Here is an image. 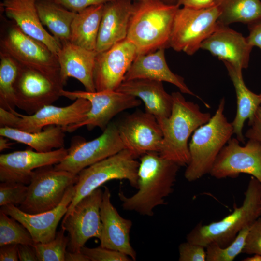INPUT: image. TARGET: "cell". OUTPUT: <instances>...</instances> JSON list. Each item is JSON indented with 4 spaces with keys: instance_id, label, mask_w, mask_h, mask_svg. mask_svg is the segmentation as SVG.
<instances>
[{
    "instance_id": "27",
    "label": "cell",
    "mask_w": 261,
    "mask_h": 261,
    "mask_svg": "<svg viewBox=\"0 0 261 261\" xmlns=\"http://www.w3.org/2000/svg\"><path fill=\"white\" fill-rule=\"evenodd\" d=\"M228 74L233 83L237 98V112L232 121L233 133L237 139L245 143L243 128L247 119L250 121L253 118L257 109L261 105V100L259 95L250 91L246 86L242 72H238L230 63L223 61Z\"/></svg>"
},
{
    "instance_id": "23",
    "label": "cell",
    "mask_w": 261,
    "mask_h": 261,
    "mask_svg": "<svg viewBox=\"0 0 261 261\" xmlns=\"http://www.w3.org/2000/svg\"><path fill=\"white\" fill-rule=\"evenodd\" d=\"M37 0H4L2 12L27 35L42 42L58 55L61 45L42 24L36 8Z\"/></svg>"
},
{
    "instance_id": "48",
    "label": "cell",
    "mask_w": 261,
    "mask_h": 261,
    "mask_svg": "<svg viewBox=\"0 0 261 261\" xmlns=\"http://www.w3.org/2000/svg\"><path fill=\"white\" fill-rule=\"evenodd\" d=\"M242 261H261V256L259 254H253L251 257H246Z\"/></svg>"
},
{
    "instance_id": "42",
    "label": "cell",
    "mask_w": 261,
    "mask_h": 261,
    "mask_svg": "<svg viewBox=\"0 0 261 261\" xmlns=\"http://www.w3.org/2000/svg\"><path fill=\"white\" fill-rule=\"evenodd\" d=\"M247 25L249 33L246 37L247 41L253 47L257 46L261 51V17Z\"/></svg>"
},
{
    "instance_id": "41",
    "label": "cell",
    "mask_w": 261,
    "mask_h": 261,
    "mask_svg": "<svg viewBox=\"0 0 261 261\" xmlns=\"http://www.w3.org/2000/svg\"><path fill=\"white\" fill-rule=\"evenodd\" d=\"M250 128L246 130L245 136L261 144V106L257 109L253 118L248 121Z\"/></svg>"
},
{
    "instance_id": "9",
    "label": "cell",
    "mask_w": 261,
    "mask_h": 261,
    "mask_svg": "<svg viewBox=\"0 0 261 261\" xmlns=\"http://www.w3.org/2000/svg\"><path fill=\"white\" fill-rule=\"evenodd\" d=\"M77 180L78 174L57 170L53 165L37 168L28 186L27 197L19 208L31 214L52 210L60 203L68 188Z\"/></svg>"
},
{
    "instance_id": "26",
    "label": "cell",
    "mask_w": 261,
    "mask_h": 261,
    "mask_svg": "<svg viewBox=\"0 0 261 261\" xmlns=\"http://www.w3.org/2000/svg\"><path fill=\"white\" fill-rule=\"evenodd\" d=\"M116 90L142 101L145 112L154 116L157 120L171 115L173 98L164 89L162 82L145 79L123 81Z\"/></svg>"
},
{
    "instance_id": "11",
    "label": "cell",
    "mask_w": 261,
    "mask_h": 261,
    "mask_svg": "<svg viewBox=\"0 0 261 261\" xmlns=\"http://www.w3.org/2000/svg\"><path fill=\"white\" fill-rule=\"evenodd\" d=\"M125 149L117 124L110 122L102 133L90 141L80 136L73 138L65 158L54 168L78 174L81 170Z\"/></svg>"
},
{
    "instance_id": "29",
    "label": "cell",
    "mask_w": 261,
    "mask_h": 261,
    "mask_svg": "<svg viewBox=\"0 0 261 261\" xmlns=\"http://www.w3.org/2000/svg\"><path fill=\"white\" fill-rule=\"evenodd\" d=\"M104 4L91 6L76 13L71 25V43L96 51Z\"/></svg>"
},
{
    "instance_id": "24",
    "label": "cell",
    "mask_w": 261,
    "mask_h": 261,
    "mask_svg": "<svg viewBox=\"0 0 261 261\" xmlns=\"http://www.w3.org/2000/svg\"><path fill=\"white\" fill-rule=\"evenodd\" d=\"M133 0H113L104 4L96 51H105L127 37Z\"/></svg>"
},
{
    "instance_id": "34",
    "label": "cell",
    "mask_w": 261,
    "mask_h": 261,
    "mask_svg": "<svg viewBox=\"0 0 261 261\" xmlns=\"http://www.w3.org/2000/svg\"><path fill=\"white\" fill-rule=\"evenodd\" d=\"M250 226L242 229L234 240L227 246L222 247L212 243L206 247L207 261H232L242 253L246 237Z\"/></svg>"
},
{
    "instance_id": "47",
    "label": "cell",
    "mask_w": 261,
    "mask_h": 261,
    "mask_svg": "<svg viewBox=\"0 0 261 261\" xmlns=\"http://www.w3.org/2000/svg\"><path fill=\"white\" fill-rule=\"evenodd\" d=\"M12 143H9L8 138L3 136H0V151L10 148Z\"/></svg>"
},
{
    "instance_id": "15",
    "label": "cell",
    "mask_w": 261,
    "mask_h": 261,
    "mask_svg": "<svg viewBox=\"0 0 261 261\" xmlns=\"http://www.w3.org/2000/svg\"><path fill=\"white\" fill-rule=\"evenodd\" d=\"M118 134L125 148L137 158L148 152L159 153L163 134L156 118L137 111L117 124Z\"/></svg>"
},
{
    "instance_id": "46",
    "label": "cell",
    "mask_w": 261,
    "mask_h": 261,
    "mask_svg": "<svg viewBox=\"0 0 261 261\" xmlns=\"http://www.w3.org/2000/svg\"><path fill=\"white\" fill-rule=\"evenodd\" d=\"M65 261H90V260L81 252H73L67 251Z\"/></svg>"
},
{
    "instance_id": "19",
    "label": "cell",
    "mask_w": 261,
    "mask_h": 261,
    "mask_svg": "<svg viewBox=\"0 0 261 261\" xmlns=\"http://www.w3.org/2000/svg\"><path fill=\"white\" fill-rule=\"evenodd\" d=\"M75 193L74 185L67 190L60 203L55 208L43 213H25L13 204L1 206L0 211L15 219L30 232L35 243H46L53 240L61 219L66 215Z\"/></svg>"
},
{
    "instance_id": "6",
    "label": "cell",
    "mask_w": 261,
    "mask_h": 261,
    "mask_svg": "<svg viewBox=\"0 0 261 261\" xmlns=\"http://www.w3.org/2000/svg\"><path fill=\"white\" fill-rule=\"evenodd\" d=\"M136 159L130 151L124 149L81 170L74 185V195L64 217L72 212L82 199L111 180L126 179L137 188L139 162Z\"/></svg>"
},
{
    "instance_id": "35",
    "label": "cell",
    "mask_w": 261,
    "mask_h": 261,
    "mask_svg": "<svg viewBox=\"0 0 261 261\" xmlns=\"http://www.w3.org/2000/svg\"><path fill=\"white\" fill-rule=\"evenodd\" d=\"M61 228L57 232L55 238L46 243H37L33 245L38 261H65L69 236Z\"/></svg>"
},
{
    "instance_id": "43",
    "label": "cell",
    "mask_w": 261,
    "mask_h": 261,
    "mask_svg": "<svg viewBox=\"0 0 261 261\" xmlns=\"http://www.w3.org/2000/svg\"><path fill=\"white\" fill-rule=\"evenodd\" d=\"M0 261H19L18 254V245L9 244L0 248Z\"/></svg>"
},
{
    "instance_id": "37",
    "label": "cell",
    "mask_w": 261,
    "mask_h": 261,
    "mask_svg": "<svg viewBox=\"0 0 261 261\" xmlns=\"http://www.w3.org/2000/svg\"><path fill=\"white\" fill-rule=\"evenodd\" d=\"M81 252L86 255L90 261H130L128 255L119 251L99 246L94 248L83 246Z\"/></svg>"
},
{
    "instance_id": "49",
    "label": "cell",
    "mask_w": 261,
    "mask_h": 261,
    "mask_svg": "<svg viewBox=\"0 0 261 261\" xmlns=\"http://www.w3.org/2000/svg\"><path fill=\"white\" fill-rule=\"evenodd\" d=\"M166 4L169 5H178V0H159Z\"/></svg>"
},
{
    "instance_id": "13",
    "label": "cell",
    "mask_w": 261,
    "mask_h": 261,
    "mask_svg": "<svg viewBox=\"0 0 261 261\" xmlns=\"http://www.w3.org/2000/svg\"><path fill=\"white\" fill-rule=\"evenodd\" d=\"M103 191L98 188L82 199L72 212L63 217L61 228L68 232L69 251L80 252L91 238L100 239L102 228L100 206Z\"/></svg>"
},
{
    "instance_id": "7",
    "label": "cell",
    "mask_w": 261,
    "mask_h": 261,
    "mask_svg": "<svg viewBox=\"0 0 261 261\" xmlns=\"http://www.w3.org/2000/svg\"><path fill=\"white\" fill-rule=\"evenodd\" d=\"M2 17L0 50L22 65L61 80L58 56L44 43L23 32L13 21Z\"/></svg>"
},
{
    "instance_id": "20",
    "label": "cell",
    "mask_w": 261,
    "mask_h": 261,
    "mask_svg": "<svg viewBox=\"0 0 261 261\" xmlns=\"http://www.w3.org/2000/svg\"><path fill=\"white\" fill-rule=\"evenodd\" d=\"M253 47L241 33L218 23L213 32L202 43L200 49L209 51L220 60L231 64L237 72H242L248 67Z\"/></svg>"
},
{
    "instance_id": "18",
    "label": "cell",
    "mask_w": 261,
    "mask_h": 261,
    "mask_svg": "<svg viewBox=\"0 0 261 261\" xmlns=\"http://www.w3.org/2000/svg\"><path fill=\"white\" fill-rule=\"evenodd\" d=\"M67 154L63 147L47 152L26 149L1 154L0 181L29 185L35 170L58 164Z\"/></svg>"
},
{
    "instance_id": "28",
    "label": "cell",
    "mask_w": 261,
    "mask_h": 261,
    "mask_svg": "<svg viewBox=\"0 0 261 261\" xmlns=\"http://www.w3.org/2000/svg\"><path fill=\"white\" fill-rule=\"evenodd\" d=\"M65 132L62 127L58 125L48 126L36 132L9 127L0 128V136L27 145L39 152L64 147Z\"/></svg>"
},
{
    "instance_id": "17",
    "label": "cell",
    "mask_w": 261,
    "mask_h": 261,
    "mask_svg": "<svg viewBox=\"0 0 261 261\" xmlns=\"http://www.w3.org/2000/svg\"><path fill=\"white\" fill-rule=\"evenodd\" d=\"M137 55L136 46L127 38L97 52L93 73L96 91L116 90Z\"/></svg>"
},
{
    "instance_id": "32",
    "label": "cell",
    "mask_w": 261,
    "mask_h": 261,
    "mask_svg": "<svg viewBox=\"0 0 261 261\" xmlns=\"http://www.w3.org/2000/svg\"><path fill=\"white\" fill-rule=\"evenodd\" d=\"M0 107L11 112L16 107L14 85L20 64L0 50Z\"/></svg>"
},
{
    "instance_id": "33",
    "label": "cell",
    "mask_w": 261,
    "mask_h": 261,
    "mask_svg": "<svg viewBox=\"0 0 261 261\" xmlns=\"http://www.w3.org/2000/svg\"><path fill=\"white\" fill-rule=\"evenodd\" d=\"M9 216L0 211V246L9 244L33 246L35 243L27 228Z\"/></svg>"
},
{
    "instance_id": "45",
    "label": "cell",
    "mask_w": 261,
    "mask_h": 261,
    "mask_svg": "<svg viewBox=\"0 0 261 261\" xmlns=\"http://www.w3.org/2000/svg\"><path fill=\"white\" fill-rule=\"evenodd\" d=\"M216 0H178L180 6L194 8H203L213 6Z\"/></svg>"
},
{
    "instance_id": "3",
    "label": "cell",
    "mask_w": 261,
    "mask_h": 261,
    "mask_svg": "<svg viewBox=\"0 0 261 261\" xmlns=\"http://www.w3.org/2000/svg\"><path fill=\"white\" fill-rule=\"evenodd\" d=\"M173 106L168 117L158 120L163 140L159 154L181 166H187L190 156L188 140L190 135L211 118L209 113L201 111L199 106L187 101L181 92L172 93Z\"/></svg>"
},
{
    "instance_id": "39",
    "label": "cell",
    "mask_w": 261,
    "mask_h": 261,
    "mask_svg": "<svg viewBox=\"0 0 261 261\" xmlns=\"http://www.w3.org/2000/svg\"><path fill=\"white\" fill-rule=\"evenodd\" d=\"M179 261H205L206 248L188 241L180 244L178 247Z\"/></svg>"
},
{
    "instance_id": "12",
    "label": "cell",
    "mask_w": 261,
    "mask_h": 261,
    "mask_svg": "<svg viewBox=\"0 0 261 261\" xmlns=\"http://www.w3.org/2000/svg\"><path fill=\"white\" fill-rule=\"evenodd\" d=\"M64 86L59 79L20 64L14 85L16 107L32 115L58 100Z\"/></svg>"
},
{
    "instance_id": "50",
    "label": "cell",
    "mask_w": 261,
    "mask_h": 261,
    "mask_svg": "<svg viewBox=\"0 0 261 261\" xmlns=\"http://www.w3.org/2000/svg\"><path fill=\"white\" fill-rule=\"evenodd\" d=\"M259 95L260 98V99H261V93L260 94H259Z\"/></svg>"
},
{
    "instance_id": "8",
    "label": "cell",
    "mask_w": 261,
    "mask_h": 261,
    "mask_svg": "<svg viewBox=\"0 0 261 261\" xmlns=\"http://www.w3.org/2000/svg\"><path fill=\"white\" fill-rule=\"evenodd\" d=\"M219 14L216 2L203 8L180 7L174 18L169 47L193 55L216 29Z\"/></svg>"
},
{
    "instance_id": "1",
    "label": "cell",
    "mask_w": 261,
    "mask_h": 261,
    "mask_svg": "<svg viewBox=\"0 0 261 261\" xmlns=\"http://www.w3.org/2000/svg\"><path fill=\"white\" fill-rule=\"evenodd\" d=\"M180 167L158 152L142 155L138 171L137 192L130 197L122 191L118 192L123 209L143 216H153L155 208L166 204L165 198L173 191Z\"/></svg>"
},
{
    "instance_id": "31",
    "label": "cell",
    "mask_w": 261,
    "mask_h": 261,
    "mask_svg": "<svg viewBox=\"0 0 261 261\" xmlns=\"http://www.w3.org/2000/svg\"><path fill=\"white\" fill-rule=\"evenodd\" d=\"M219 8L218 23L229 26L236 22L248 24L261 17L260 0H216Z\"/></svg>"
},
{
    "instance_id": "5",
    "label": "cell",
    "mask_w": 261,
    "mask_h": 261,
    "mask_svg": "<svg viewBox=\"0 0 261 261\" xmlns=\"http://www.w3.org/2000/svg\"><path fill=\"white\" fill-rule=\"evenodd\" d=\"M225 105L223 97L210 120L193 132L188 144L190 160L184 173L189 182L210 174L220 151L234 134L232 123L224 114Z\"/></svg>"
},
{
    "instance_id": "36",
    "label": "cell",
    "mask_w": 261,
    "mask_h": 261,
    "mask_svg": "<svg viewBox=\"0 0 261 261\" xmlns=\"http://www.w3.org/2000/svg\"><path fill=\"white\" fill-rule=\"evenodd\" d=\"M28 186L17 182H2L0 184V206L21 205L25 200Z\"/></svg>"
},
{
    "instance_id": "30",
    "label": "cell",
    "mask_w": 261,
    "mask_h": 261,
    "mask_svg": "<svg viewBox=\"0 0 261 261\" xmlns=\"http://www.w3.org/2000/svg\"><path fill=\"white\" fill-rule=\"evenodd\" d=\"M40 20L61 44L70 41L71 25L77 13L71 11L53 0H37Z\"/></svg>"
},
{
    "instance_id": "40",
    "label": "cell",
    "mask_w": 261,
    "mask_h": 261,
    "mask_svg": "<svg viewBox=\"0 0 261 261\" xmlns=\"http://www.w3.org/2000/svg\"><path fill=\"white\" fill-rule=\"evenodd\" d=\"M68 10L78 13L91 6L103 4L113 0H53Z\"/></svg>"
},
{
    "instance_id": "14",
    "label": "cell",
    "mask_w": 261,
    "mask_h": 261,
    "mask_svg": "<svg viewBox=\"0 0 261 261\" xmlns=\"http://www.w3.org/2000/svg\"><path fill=\"white\" fill-rule=\"evenodd\" d=\"M246 174L261 184V144L249 139L244 146L231 138L218 154L209 174L216 179L236 178Z\"/></svg>"
},
{
    "instance_id": "38",
    "label": "cell",
    "mask_w": 261,
    "mask_h": 261,
    "mask_svg": "<svg viewBox=\"0 0 261 261\" xmlns=\"http://www.w3.org/2000/svg\"><path fill=\"white\" fill-rule=\"evenodd\" d=\"M242 253L261 256V218H258L250 226L246 237Z\"/></svg>"
},
{
    "instance_id": "4",
    "label": "cell",
    "mask_w": 261,
    "mask_h": 261,
    "mask_svg": "<svg viewBox=\"0 0 261 261\" xmlns=\"http://www.w3.org/2000/svg\"><path fill=\"white\" fill-rule=\"evenodd\" d=\"M261 216V184L251 176L242 205H234L232 213L223 219L207 224L198 223L188 234L187 241L206 247L215 243L224 247L244 228L251 226Z\"/></svg>"
},
{
    "instance_id": "16",
    "label": "cell",
    "mask_w": 261,
    "mask_h": 261,
    "mask_svg": "<svg viewBox=\"0 0 261 261\" xmlns=\"http://www.w3.org/2000/svg\"><path fill=\"white\" fill-rule=\"evenodd\" d=\"M90 102L78 98L71 104L58 107L52 104L42 107L32 115L13 113L8 127L29 132H39L50 125L66 127L81 121L89 111Z\"/></svg>"
},
{
    "instance_id": "22",
    "label": "cell",
    "mask_w": 261,
    "mask_h": 261,
    "mask_svg": "<svg viewBox=\"0 0 261 261\" xmlns=\"http://www.w3.org/2000/svg\"><path fill=\"white\" fill-rule=\"evenodd\" d=\"M58 54L60 76L65 85L69 77L81 83L86 91H96L93 73L97 52L74 44L70 41L61 44Z\"/></svg>"
},
{
    "instance_id": "10",
    "label": "cell",
    "mask_w": 261,
    "mask_h": 261,
    "mask_svg": "<svg viewBox=\"0 0 261 261\" xmlns=\"http://www.w3.org/2000/svg\"><path fill=\"white\" fill-rule=\"evenodd\" d=\"M60 95L70 100L84 98L91 104L89 111L81 121L63 128L69 132H73L83 126L87 127L89 130L99 127L103 131L116 115L141 104L139 99L116 90L70 91L63 89Z\"/></svg>"
},
{
    "instance_id": "21",
    "label": "cell",
    "mask_w": 261,
    "mask_h": 261,
    "mask_svg": "<svg viewBox=\"0 0 261 261\" xmlns=\"http://www.w3.org/2000/svg\"><path fill=\"white\" fill-rule=\"evenodd\" d=\"M111 196L109 188L104 187L100 206L102 223L100 246L123 253L135 261L136 253L130 242L132 221L120 215L111 203Z\"/></svg>"
},
{
    "instance_id": "2",
    "label": "cell",
    "mask_w": 261,
    "mask_h": 261,
    "mask_svg": "<svg viewBox=\"0 0 261 261\" xmlns=\"http://www.w3.org/2000/svg\"><path fill=\"white\" fill-rule=\"evenodd\" d=\"M180 7L159 0L133 2L126 38L135 45L137 55L169 47L174 18Z\"/></svg>"
},
{
    "instance_id": "44",
    "label": "cell",
    "mask_w": 261,
    "mask_h": 261,
    "mask_svg": "<svg viewBox=\"0 0 261 261\" xmlns=\"http://www.w3.org/2000/svg\"><path fill=\"white\" fill-rule=\"evenodd\" d=\"M18 254L20 261H38L36 250L33 245H18Z\"/></svg>"
},
{
    "instance_id": "25",
    "label": "cell",
    "mask_w": 261,
    "mask_h": 261,
    "mask_svg": "<svg viewBox=\"0 0 261 261\" xmlns=\"http://www.w3.org/2000/svg\"><path fill=\"white\" fill-rule=\"evenodd\" d=\"M165 48L138 54L124 76L123 81L145 79L166 82L175 86L181 93L197 96L187 86L184 78L174 73L168 67Z\"/></svg>"
}]
</instances>
